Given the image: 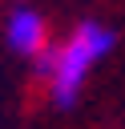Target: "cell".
<instances>
[{"label":"cell","mask_w":125,"mask_h":129,"mask_svg":"<svg viewBox=\"0 0 125 129\" xmlns=\"http://www.w3.org/2000/svg\"><path fill=\"white\" fill-rule=\"evenodd\" d=\"M8 48L20 52V56H40L48 48V24L36 8H16L8 16Z\"/></svg>","instance_id":"7a4b0ae2"},{"label":"cell","mask_w":125,"mask_h":129,"mask_svg":"<svg viewBox=\"0 0 125 129\" xmlns=\"http://www.w3.org/2000/svg\"><path fill=\"white\" fill-rule=\"evenodd\" d=\"M113 44H117V32L109 24H97V20H81L69 32L65 44H52V69H48L44 85H48V97H52L56 109H73L77 105L93 64L105 52H113Z\"/></svg>","instance_id":"6da1fadb"}]
</instances>
